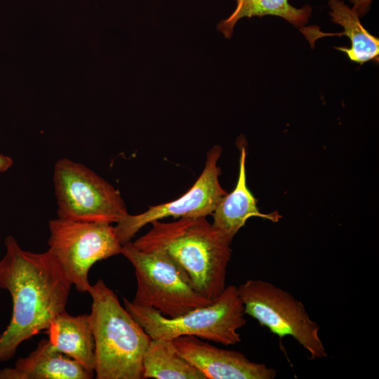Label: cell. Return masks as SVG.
Instances as JSON below:
<instances>
[{"instance_id":"8","label":"cell","mask_w":379,"mask_h":379,"mask_svg":"<svg viewBox=\"0 0 379 379\" xmlns=\"http://www.w3.org/2000/svg\"><path fill=\"white\" fill-rule=\"evenodd\" d=\"M48 251L71 284L80 293L91 287L88 274L97 262L121 253L114 226L62 218L48 222Z\"/></svg>"},{"instance_id":"17","label":"cell","mask_w":379,"mask_h":379,"mask_svg":"<svg viewBox=\"0 0 379 379\" xmlns=\"http://www.w3.org/2000/svg\"><path fill=\"white\" fill-rule=\"evenodd\" d=\"M372 1L373 0H350V3L353 5L352 8L359 17H362L369 11Z\"/></svg>"},{"instance_id":"14","label":"cell","mask_w":379,"mask_h":379,"mask_svg":"<svg viewBox=\"0 0 379 379\" xmlns=\"http://www.w3.org/2000/svg\"><path fill=\"white\" fill-rule=\"evenodd\" d=\"M331 20L343 27L344 32L326 35H346L351 42L350 48L336 47L344 52L348 58L360 65L370 60L378 62L379 39L366 30L359 15L343 0H328Z\"/></svg>"},{"instance_id":"13","label":"cell","mask_w":379,"mask_h":379,"mask_svg":"<svg viewBox=\"0 0 379 379\" xmlns=\"http://www.w3.org/2000/svg\"><path fill=\"white\" fill-rule=\"evenodd\" d=\"M46 331L58 351L95 373V341L89 314L73 316L65 310L55 317Z\"/></svg>"},{"instance_id":"7","label":"cell","mask_w":379,"mask_h":379,"mask_svg":"<svg viewBox=\"0 0 379 379\" xmlns=\"http://www.w3.org/2000/svg\"><path fill=\"white\" fill-rule=\"evenodd\" d=\"M238 288L244 312L279 338L291 336L312 359L328 357L319 325L304 304L288 291L262 279H248Z\"/></svg>"},{"instance_id":"11","label":"cell","mask_w":379,"mask_h":379,"mask_svg":"<svg viewBox=\"0 0 379 379\" xmlns=\"http://www.w3.org/2000/svg\"><path fill=\"white\" fill-rule=\"evenodd\" d=\"M95 373L58 351L49 339H42L36 349L20 357L12 368L0 369V379H91Z\"/></svg>"},{"instance_id":"1","label":"cell","mask_w":379,"mask_h":379,"mask_svg":"<svg viewBox=\"0 0 379 379\" xmlns=\"http://www.w3.org/2000/svg\"><path fill=\"white\" fill-rule=\"evenodd\" d=\"M4 244L0 288L11 294L13 308L10 322L0 334V363L10 360L24 341L48 329L65 310L72 286L48 250L25 251L11 235Z\"/></svg>"},{"instance_id":"9","label":"cell","mask_w":379,"mask_h":379,"mask_svg":"<svg viewBox=\"0 0 379 379\" xmlns=\"http://www.w3.org/2000/svg\"><path fill=\"white\" fill-rule=\"evenodd\" d=\"M222 148L213 146L206 154L203 171L192 187L180 198L165 204L150 206L138 215L128 214L114 226L117 237L121 245L132 238L145 225L166 217H206L212 215L227 192L219 182L220 169L218 161Z\"/></svg>"},{"instance_id":"15","label":"cell","mask_w":379,"mask_h":379,"mask_svg":"<svg viewBox=\"0 0 379 379\" xmlns=\"http://www.w3.org/2000/svg\"><path fill=\"white\" fill-rule=\"evenodd\" d=\"M142 368L143 378L206 379L169 339L151 338L144 354Z\"/></svg>"},{"instance_id":"12","label":"cell","mask_w":379,"mask_h":379,"mask_svg":"<svg viewBox=\"0 0 379 379\" xmlns=\"http://www.w3.org/2000/svg\"><path fill=\"white\" fill-rule=\"evenodd\" d=\"M241 145L239 176L236 187L219 201L212 215L213 225L230 240L251 217H259L277 222L281 216L277 213L264 214L257 206V200L246 184L245 147Z\"/></svg>"},{"instance_id":"4","label":"cell","mask_w":379,"mask_h":379,"mask_svg":"<svg viewBox=\"0 0 379 379\" xmlns=\"http://www.w3.org/2000/svg\"><path fill=\"white\" fill-rule=\"evenodd\" d=\"M123 301L126 310L151 338L173 340L193 335L228 346L241 342L238 331L246 324L244 307L234 285L226 286L209 305L173 318L126 298Z\"/></svg>"},{"instance_id":"18","label":"cell","mask_w":379,"mask_h":379,"mask_svg":"<svg viewBox=\"0 0 379 379\" xmlns=\"http://www.w3.org/2000/svg\"><path fill=\"white\" fill-rule=\"evenodd\" d=\"M13 164V161L11 157L0 154V173L6 171Z\"/></svg>"},{"instance_id":"2","label":"cell","mask_w":379,"mask_h":379,"mask_svg":"<svg viewBox=\"0 0 379 379\" xmlns=\"http://www.w3.org/2000/svg\"><path fill=\"white\" fill-rule=\"evenodd\" d=\"M151 224L152 229L133 244L140 249L164 251L184 270L200 294L215 300L226 287L232 241L206 217Z\"/></svg>"},{"instance_id":"10","label":"cell","mask_w":379,"mask_h":379,"mask_svg":"<svg viewBox=\"0 0 379 379\" xmlns=\"http://www.w3.org/2000/svg\"><path fill=\"white\" fill-rule=\"evenodd\" d=\"M180 354L206 379H274L277 371L243 353L219 348L193 335L173 339Z\"/></svg>"},{"instance_id":"6","label":"cell","mask_w":379,"mask_h":379,"mask_svg":"<svg viewBox=\"0 0 379 379\" xmlns=\"http://www.w3.org/2000/svg\"><path fill=\"white\" fill-rule=\"evenodd\" d=\"M53 180L59 218L112 224L129 214L120 192L81 163L59 159Z\"/></svg>"},{"instance_id":"5","label":"cell","mask_w":379,"mask_h":379,"mask_svg":"<svg viewBox=\"0 0 379 379\" xmlns=\"http://www.w3.org/2000/svg\"><path fill=\"white\" fill-rule=\"evenodd\" d=\"M121 254L135 269L133 303L173 318L213 302L195 289L184 270L164 251L140 249L131 241L122 245Z\"/></svg>"},{"instance_id":"16","label":"cell","mask_w":379,"mask_h":379,"mask_svg":"<svg viewBox=\"0 0 379 379\" xmlns=\"http://www.w3.org/2000/svg\"><path fill=\"white\" fill-rule=\"evenodd\" d=\"M237 6L232 13L218 25V30L226 38H231L234 25L241 18L254 16L274 15L282 18L296 27H303L312 14V7L306 4L298 8L288 0H236Z\"/></svg>"},{"instance_id":"3","label":"cell","mask_w":379,"mask_h":379,"mask_svg":"<svg viewBox=\"0 0 379 379\" xmlns=\"http://www.w3.org/2000/svg\"><path fill=\"white\" fill-rule=\"evenodd\" d=\"M91 323L97 379H142V360L150 336L122 307L102 280L91 285Z\"/></svg>"}]
</instances>
